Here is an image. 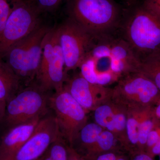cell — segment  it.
Wrapping results in <instances>:
<instances>
[{
	"label": "cell",
	"instance_id": "cell-14",
	"mask_svg": "<svg viewBox=\"0 0 160 160\" xmlns=\"http://www.w3.org/2000/svg\"><path fill=\"white\" fill-rule=\"evenodd\" d=\"M142 118L141 109L127 110L126 139L123 151L128 152L129 155L139 152L138 131Z\"/></svg>",
	"mask_w": 160,
	"mask_h": 160
},
{
	"label": "cell",
	"instance_id": "cell-5",
	"mask_svg": "<svg viewBox=\"0 0 160 160\" xmlns=\"http://www.w3.org/2000/svg\"><path fill=\"white\" fill-rule=\"evenodd\" d=\"M67 77L57 29H51L43 40L42 60L34 82L44 91L54 92L63 89Z\"/></svg>",
	"mask_w": 160,
	"mask_h": 160
},
{
	"label": "cell",
	"instance_id": "cell-7",
	"mask_svg": "<svg viewBox=\"0 0 160 160\" xmlns=\"http://www.w3.org/2000/svg\"><path fill=\"white\" fill-rule=\"evenodd\" d=\"M41 15L32 3L13 0L11 13L0 34V57L3 58L12 46L39 26Z\"/></svg>",
	"mask_w": 160,
	"mask_h": 160
},
{
	"label": "cell",
	"instance_id": "cell-15",
	"mask_svg": "<svg viewBox=\"0 0 160 160\" xmlns=\"http://www.w3.org/2000/svg\"><path fill=\"white\" fill-rule=\"evenodd\" d=\"M116 141L118 142L112 132L106 129L103 130L89 153L84 158L89 160L104 152L113 151H122L120 146L118 145Z\"/></svg>",
	"mask_w": 160,
	"mask_h": 160
},
{
	"label": "cell",
	"instance_id": "cell-8",
	"mask_svg": "<svg viewBox=\"0 0 160 160\" xmlns=\"http://www.w3.org/2000/svg\"><path fill=\"white\" fill-rule=\"evenodd\" d=\"M160 92L150 79L136 72L118 80L112 90L111 100L127 110L142 109L157 97Z\"/></svg>",
	"mask_w": 160,
	"mask_h": 160
},
{
	"label": "cell",
	"instance_id": "cell-24",
	"mask_svg": "<svg viewBox=\"0 0 160 160\" xmlns=\"http://www.w3.org/2000/svg\"><path fill=\"white\" fill-rule=\"evenodd\" d=\"M129 160H154L146 152H138L130 155Z\"/></svg>",
	"mask_w": 160,
	"mask_h": 160
},
{
	"label": "cell",
	"instance_id": "cell-6",
	"mask_svg": "<svg viewBox=\"0 0 160 160\" xmlns=\"http://www.w3.org/2000/svg\"><path fill=\"white\" fill-rule=\"evenodd\" d=\"M49 108L55 117L60 133L71 146L87 123V112L64 87L52 93Z\"/></svg>",
	"mask_w": 160,
	"mask_h": 160
},
{
	"label": "cell",
	"instance_id": "cell-17",
	"mask_svg": "<svg viewBox=\"0 0 160 160\" xmlns=\"http://www.w3.org/2000/svg\"><path fill=\"white\" fill-rule=\"evenodd\" d=\"M122 107L114 102L111 99L101 104L93 110L95 122L103 129H106Z\"/></svg>",
	"mask_w": 160,
	"mask_h": 160
},
{
	"label": "cell",
	"instance_id": "cell-13",
	"mask_svg": "<svg viewBox=\"0 0 160 160\" xmlns=\"http://www.w3.org/2000/svg\"><path fill=\"white\" fill-rule=\"evenodd\" d=\"M22 88L16 75L0 57V103L6 106L7 102Z\"/></svg>",
	"mask_w": 160,
	"mask_h": 160
},
{
	"label": "cell",
	"instance_id": "cell-2",
	"mask_svg": "<svg viewBox=\"0 0 160 160\" xmlns=\"http://www.w3.org/2000/svg\"><path fill=\"white\" fill-rule=\"evenodd\" d=\"M69 18L94 37L118 31L124 9L115 0H67Z\"/></svg>",
	"mask_w": 160,
	"mask_h": 160
},
{
	"label": "cell",
	"instance_id": "cell-22",
	"mask_svg": "<svg viewBox=\"0 0 160 160\" xmlns=\"http://www.w3.org/2000/svg\"><path fill=\"white\" fill-rule=\"evenodd\" d=\"M142 5L147 10L160 19V0H145Z\"/></svg>",
	"mask_w": 160,
	"mask_h": 160
},
{
	"label": "cell",
	"instance_id": "cell-29",
	"mask_svg": "<svg viewBox=\"0 0 160 160\" xmlns=\"http://www.w3.org/2000/svg\"><path fill=\"white\" fill-rule=\"evenodd\" d=\"M123 1H125V2L129 3L130 5H131L135 3L136 0H123Z\"/></svg>",
	"mask_w": 160,
	"mask_h": 160
},
{
	"label": "cell",
	"instance_id": "cell-12",
	"mask_svg": "<svg viewBox=\"0 0 160 160\" xmlns=\"http://www.w3.org/2000/svg\"><path fill=\"white\" fill-rule=\"evenodd\" d=\"M42 118H37L8 129L0 142V160H9L31 136Z\"/></svg>",
	"mask_w": 160,
	"mask_h": 160
},
{
	"label": "cell",
	"instance_id": "cell-4",
	"mask_svg": "<svg viewBox=\"0 0 160 160\" xmlns=\"http://www.w3.org/2000/svg\"><path fill=\"white\" fill-rule=\"evenodd\" d=\"M51 92L36 83L22 87L6 103L2 121L9 128L45 116L50 111Z\"/></svg>",
	"mask_w": 160,
	"mask_h": 160
},
{
	"label": "cell",
	"instance_id": "cell-3",
	"mask_svg": "<svg viewBox=\"0 0 160 160\" xmlns=\"http://www.w3.org/2000/svg\"><path fill=\"white\" fill-rule=\"evenodd\" d=\"M50 29L41 23L30 34L12 46L3 58L22 87L35 81L42 60L43 40Z\"/></svg>",
	"mask_w": 160,
	"mask_h": 160
},
{
	"label": "cell",
	"instance_id": "cell-20",
	"mask_svg": "<svg viewBox=\"0 0 160 160\" xmlns=\"http://www.w3.org/2000/svg\"><path fill=\"white\" fill-rule=\"evenodd\" d=\"M63 0H33L32 4L41 14L56 10Z\"/></svg>",
	"mask_w": 160,
	"mask_h": 160
},
{
	"label": "cell",
	"instance_id": "cell-10",
	"mask_svg": "<svg viewBox=\"0 0 160 160\" xmlns=\"http://www.w3.org/2000/svg\"><path fill=\"white\" fill-rule=\"evenodd\" d=\"M60 134L55 117L50 109L40 120L31 136L9 160H37Z\"/></svg>",
	"mask_w": 160,
	"mask_h": 160
},
{
	"label": "cell",
	"instance_id": "cell-26",
	"mask_svg": "<svg viewBox=\"0 0 160 160\" xmlns=\"http://www.w3.org/2000/svg\"><path fill=\"white\" fill-rule=\"evenodd\" d=\"M147 153L152 158L153 156L160 154V139Z\"/></svg>",
	"mask_w": 160,
	"mask_h": 160
},
{
	"label": "cell",
	"instance_id": "cell-19",
	"mask_svg": "<svg viewBox=\"0 0 160 160\" xmlns=\"http://www.w3.org/2000/svg\"><path fill=\"white\" fill-rule=\"evenodd\" d=\"M154 126L151 120L142 119L140 123L138 131L139 152H146V142L150 132Z\"/></svg>",
	"mask_w": 160,
	"mask_h": 160
},
{
	"label": "cell",
	"instance_id": "cell-1",
	"mask_svg": "<svg viewBox=\"0 0 160 160\" xmlns=\"http://www.w3.org/2000/svg\"><path fill=\"white\" fill-rule=\"evenodd\" d=\"M118 31L140 60L160 52V19L142 4L124 9Z\"/></svg>",
	"mask_w": 160,
	"mask_h": 160
},
{
	"label": "cell",
	"instance_id": "cell-9",
	"mask_svg": "<svg viewBox=\"0 0 160 160\" xmlns=\"http://www.w3.org/2000/svg\"><path fill=\"white\" fill-rule=\"evenodd\" d=\"M57 29L67 74L79 68L91 49L94 37L69 18Z\"/></svg>",
	"mask_w": 160,
	"mask_h": 160
},
{
	"label": "cell",
	"instance_id": "cell-21",
	"mask_svg": "<svg viewBox=\"0 0 160 160\" xmlns=\"http://www.w3.org/2000/svg\"><path fill=\"white\" fill-rule=\"evenodd\" d=\"M13 0H0V34L11 13Z\"/></svg>",
	"mask_w": 160,
	"mask_h": 160
},
{
	"label": "cell",
	"instance_id": "cell-16",
	"mask_svg": "<svg viewBox=\"0 0 160 160\" xmlns=\"http://www.w3.org/2000/svg\"><path fill=\"white\" fill-rule=\"evenodd\" d=\"M138 72L150 79L160 91V52L151 53L142 58Z\"/></svg>",
	"mask_w": 160,
	"mask_h": 160
},
{
	"label": "cell",
	"instance_id": "cell-25",
	"mask_svg": "<svg viewBox=\"0 0 160 160\" xmlns=\"http://www.w3.org/2000/svg\"><path fill=\"white\" fill-rule=\"evenodd\" d=\"M68 160H87L82 156L78 154L74 149L69 147V154Z\"/></svg>",
	"mask_w": 160,
	"mask_h": 160
},
{
	"label": "cell",
	"instance_id": "cell-31",
	"mask_svg": "<svg viewBox=\"0 0 160 160\" xmlns=\"http://www.w3.org/2000/svg\"><path fill=\"white\" fill-rule=\"evenodd\" d=\"M159 160H160V157H159Z\"/></svg>",
	"mask_w": 160,
	"mask_h": 160
},
{
	"label": "cell",
	"instance_id": "cell-28",
	"mask_svg": "<svg viewBox=\"0 0 160 160\" xmlns=\"http://www.w3.org/2000/svg\"><path fill=\"white\" fill-rule=\"evenodd\" d=\"M155 115L158 118L160 119V103L155 109Z\"/></svg>",
	"mask_w": 160,
	"mask_h": 160
},
{
	"label": "cell",
	"instance_id": "cell-23",
	"mask_svg": "<svg viewBox=\"0 0 160 160\" xmlns=\"http://www.w3.org/2000/svg\"><path fill=\"white\" fill-rule=\"evenodd\" d=\"M160 139V136L158 132L156 130H153L152 129L149 132L147 138L146 149L147 152H148L158 142ZM147 152H146V153Z\"/></svg>",
	"mask_w": 160,
	"mask_h": 160
},
{
	"label": "cell",
	"instance_id": "cell-27",
	"mask_svg": "<svg viewBox=\"0 0 160 160\" xmlns=\"http://www.w3.org/2000/svg\"><path fill=\"white\" fill-rule=\"evenodd\" d=\"M6 106L0 103V121H2L5 114Z\"/></svg>",
	"mask_w": 160,
	"mask_h": 160
},
{
	"label": "cell",
	"instance_id": "cell-11",
	"mask_svg": "<svg viewBox=\"0 0 160 160\" xmlns=\"http://www.w3.org/2000/svg\"><path fill=\"white\" fill-rule=\"evenodd\" d=\"M64 88L86 111H93L111 99L112 89L89 82L82 76L67 77Z\"/></svg>",
	"mask_w": 160,
	"mask_h": 160
},
{
	"label": "cell",
	"instance_id": "cell-18",
	"mask_svg": "<svg viewBox=\"0 0 160 160\" xmlns=\"http://www.w3.org/2000/svg\"><path fill=\"white\" fill-rule=\"evenodd\" d=\"M70 146L60 134L37 160H68Z\"/></svg>",
	"mask_w": 160,
	"mask_h": 160
},
{
	"label": "cell",
	"instance_id": "cell-30",
	"mask_svg": "<svg viewBox=\"0 0 160 160\" xmlns=\"http://www.w3.org/2000/svg\"><path fill=\"white\" fill-rule=\"evenodd\" d=\"M23 1H25V2H30L32 4L33 0H23Z\"/></svg>",
	"mask_w": 160,
	"mask_h": 160
}]
</instances>
